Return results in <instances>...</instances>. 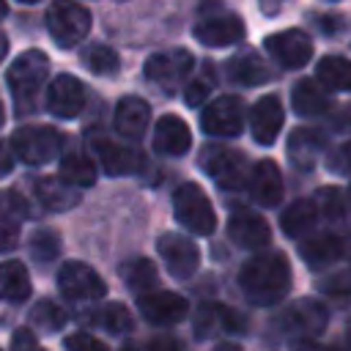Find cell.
Here are the masks:
<instances>
[{"label":"cell","mask_w":351,"mask_h":351,"mask_svg":"<svg viewBox=\"0 0 351 351\" xmlns=\"http://www.w3.org/2000/svg\"><path fill=\"white\" fill-rule=\"evenodd\" d=\"M239 285L247 302L255 307H271L291 291V263L282 252L252 255L239 271Z\"/></svg>","instance_id":"6da1fadb"},{"label":"cell","mask_w":351,"mask_h":351,"mask_svg":"<svg viewBox=\"0 0 351 351\" xmlns=\"http://www.w3.org/2000/svg\"><path fill=\"white\" fill-rule=\"evenodd\" d=\"M47 71H49V58L41 49H25L8 66L5 82L11 88V96H14V104H16L19 115H25L36 107V96H38L44 80H47Z\"/></svg>","instance_id":"7a4b0ae2"},{"label":"cell","mask_w":351,"mask_h":351,"mask_svg":"<svg viewBox=\"0 0 351 351\" xmlns=\"http://www.w3.org/2000/svg\"><path fill=\"white\" fill-rule=\"evenodd\" d=\"M173 214H176V222L195 236H211L217 228V214L208 195L203 192L200 184H192V181L181 184L173 192Z\"/></svg>","instance_id":"3957f363"},{"label":"cell","mask_w":351,"mask_h":351,"mask_svg":"<svg viewBox=\"0 0 351 351\" xmlns=\"http://www.w3.org/2000/svg\"><path fill=\"white\" fill-rule=\"evenodd\" d=\"M47 30L58 47L71 49L88 36L90 14L77 0H52V5L47 8Z\"/></svg>","instance_id":"277c9868"},{"label":"cell","mask_w":351,"mask_h":351,"mask_svg":"<svg viewBox=\"0 0 351 351\" xmlns=\"http://www.w3.org/2000/svg\"><path fill=\"white\" fill-rule=\"evenodd\" d=\"M200 170H206L219 189H241L250 181V165L241 151L225 145H206L197 156Z\"/></svg>","instance_id":"5b68a950"},{"label":"cell","mask_w":351,"mask_h":351,"mask_svg":"<svg viewBox=\"0 0 351 351\" xmlns=\"http://www.w3.org/2000/svg\"><path fill=\"white\" fill-rule=\"evenodd\" d=\"M60 148H63V132L47 123L22 126L11 137V151L25 165H47L60 154Z\"/></svg>","instance_id":"8992f818"},{"label":"cell","mask_w":351,"mask_h":351,"mask_svg":"<svg viewBox=\"0 0 351 351\" xmlns=\"http://www.w3.org/2000/svg\"><path fill=\"white\" fill-rule=\"evenodd\" d=\"M58 288L71 302H99L107 296V282L82 261H66L58 269Z\"/></svg>","instance_id":"52a82bcc"},{"label":"cell","mask_w":351,"mask_h":351,"mask_svg":"<svg viewBox=\"0 0 351 351\" xmlns=\"http://www.w3.org/2000/svg\"><path fill=\"white\" fill-rule=\"evenodd\" d=\"M192 63H195V58L189 49H165L145 60L143 74L151 85H156L162 90H173L189 77Z\"/></svg>","instance_id":"ba28073f"},{"label":"cell","mask_w":351,"mask_h":351,"mask_svg":"<svg viewBox=\"0 0 351 351\" xmlns=\"http://www.w3.org/2000/svg\"><path fill=\"white\" fill-rule=\"evenodd\" d=\"M156 252L167 269V274H173L176 280H186L197 271L200 266V250L189 236L181 233H162L156 241Z\"/></svg>","instance_id":"9c48e42d"},{"label":"cell","mask_w":351,"mask_h":351,"mask_svg":"<svg viewBox=\"0 0 351 351\" xmlns=\"http://www.w3.org/2000/svg\"><path fill=\"white\" fill-rule=\"evenodd\" d=\"M192 36L206 47H230V44H239L247 36V27H244L239 14L217 11V14H203L195 22Z\"/></svg>","instance_id":"30bf717a"},{"label":"cell","mask_w":351,"mask_h":351,"mask_svg":"<svg viewBox=\"0 0 351 351\" xmlns=\"http://www.w3.org/2000/svg\"><path fill=\"white\" fill-rule=\"evenodd\" d=\"M200 126L208 134L236 137L244 129V101L239 96H217L200 112Z\"/></svg>","instance_id":"8fae6325"},{"label":"cell","mask_w":351,"mask_h":351,"mask_svg":"<svg viewBox=\"0 0 351 351\" xmlns=\"http://www.w3.org/2000/svg\"><path fill=\"white\" fill-rule=\"evenodd\" d=\"M137 310L154 326H173L186 318L189 304L176 291H148L137 296Z\"/></svg>","instance_id":"7c38bea8"},{"label":"cell","mask_w":351,"mask_h":351,"mask_svg":"<svg viewBox=\"0 0 351 351\" xmlns=\"http://www.w3.org/2000/svg\"><path fill=\"white\" fill-rule=\"evenodd\" d=\"M329 321V310L318 302V299H299L293 304H288L280 315V326L296 337H315L326 329Z\"/></svg>","instance_id":"4fadbf2b"},{"label":"cell","mask_w":351,"mask_h":351,"mask_svg":"<svg viewBox=\"0 0 351 351\" xmlns=\"http://www.w3.org/2000/svg\"><path fill=\"white\" fill-rule=\"evenodd\" d=\"M266 49H269V55L282 69H302L313 58V41H310V36L302 33V30H296V27L271 33L266 38Z\"/></svg>","instance_id":"5bb4252c"},{"label":"cell","mask_w":351,"mask_h":351,"mask_svg":"<svg viewBox=\"0 0 351 351\" xmlns=\"http://www.w3.org/2000/svg\"><path fill=\"white\" fill-rule=\"evenodd\" d=\"M85 85L71 74H58L47 88V107L58 118H77L85 110Z\"/></svg>","instance_id":"9a60e30c"},{"label":"cell","mask_w":351,"mask_h":351,"mask_svg":"<svg viewBox=\"0 0 351 351\" xmlns=\"http://www.w3.org/2000/svg\"><path fill=\"white\" fill-rule=\"evenodd\" d=\"M282 121H285L282 101L274 93L261 96L250 110V129H252L255 143L258 145H274V140L282 129Z\"/></svg>","instance_id":"2e32d148"},{"label":"cell","mask_w":351,"mask_h":351,"mask_svg":"<svg viewBox=\"0 0 351 351\" xmlns=\"http://www.w3.org/2000/svg\"><path fill=\"white\" fill-rule=\"evenodd\" d=\"M228 236L241 250H263L271 241V228L261 214L252 211H236L228 219Z\"/></svg>","instance_id":"e0dca14e"},{"label":"cell","mask_w":351,"mask_h":351,"mask_svg":"<svg viewBox=\"0 0 351 351\" xmlns=\"http://www.w3.org/2000/svg\"><path fill=\"white\" fill-rule=\"evenodd\" d=\"M96 148V156H99V165L107 176H134L140 170H145V156L134 148H126V145H118L112 140H104L99 137L93 143Z\"/></svg>","instance_id":"ac0fdd59"},{"label":"cell","mask_w":351,"mask_h":351,"mask_svg":"<svg viewBox=\"0 0 351 351\" xmlns=\"http://www.w3.org/2000/svg\"><path fill=\"white\" fill-rule=\"evenodd\" d=\"M247 189H250V195H252V200L258 206L274 208L282 200V176H280V167L271 159H261L250 170Z\"/></svg>","instance_id":"d6986e66"},{"label":"cell","mask_w":351,"mask_h":351,"mask_svg":"<svg viewBox=\"0 0 351 351\" xmlns=\"http://www.w3.org/2000/svg\"><path fill=\"white\" fill-rule=\"evenodd\" d=\"M192 145V132L178 115H162L154 126V151L162 156H181Z\"/></svg>","instance_id":"ffe728a7"},{"label":"cell","mask_w":351,"mask_h":351,"mask_svg":"<svg viewBox=\"0 0 351 351\" xmlns=\"http://www.w3.org/2000/svg\"><path fill=\"white\" fill-rule=\"evenodd\" d=\"M151 121V107L148 101H143L140 96H123L115 107V129L129 137V140H140L148 129Z\"/></svg>","instance_id":"44dd1931"},{"label":"cell","mask_w":351,"mask_h":351,"mask_svg":"<svg viewBox=\"0 0 351 351\" xmlns=\"http://www.w3.org/2000/svg\"><path fill=\"white\" fill-rule=\"evenodd\" d=\"M324 148H326V137L310 126H299L288 137V159L302 170H310L318 162V154Z\"/></svg>","instance_id":"7402d4cb"},{"label":"cell","mask_w":351,"mask_h":351,"mask_svg":"<svg viewBox=\"0 0 351 351\" xmlns=\"http://www.w3.org/2000/svg\"><path fill=\"white\" fill-rule=\"evenodd\" d=\"M346 244L335 233H313L299 244V255L310 269H324L343 255Z\"/></svg>","instance_id":"603a6c76"},{"label":"cell","mask_w":351,"mask_h":351,"mask_svg":"<svg viewBox=\"0 0 351 351\" xmlns=\"http://www.w3.org/2000/svg\"><path fill=\"white\" fill-rule=\"evenodd\" d=\"M36 197L41 200L44 208L49 211H69L80 203V189L66 184L60 176H41L36 181Z\"/></svg>","instance_id":"cb8c5ba5"},{"label":"cell","mask_w":351,"mask_h":351,"mask_svg":"<svg viewBox=\"0 0 351 351\" xmlns=\"http://www.w3.org/2000/svg\"><path fill=\"white\" fill-rule=\"evenodd\" d=\"M318 219H321V214H318L315 200H313V197H302V200H293V203L282 211V217H280V228H282L285 236L299 239V236L310 233V230L315 228Z\"/></svg>","instance_id":"d4e9b609"},{"label":"cell","mask_w":351,"mask_h":351,"mask_svg":"<svg viewBox=\"0 0 351 351\" xmlns=\"http://www.w3.org/2000/svg\"><path fill=\"white\" fill-rule=\"evenodd\" d=\"M30 296V274L22 261H3L0 263V302L19 304Z\"/></svg>","instance_id":"484cf974"},{"label":"cell","mask_w":351,"mask_h":351,"mask_svg":"<svg viewBox=\"0 0 351 351\" xmlns=\"http://www.w3.org/2000/svg\"><path fill=\"white\" fill-rule=\"evenodd\" d=\"M291 101H293V110H296L302 118H315V115H324V112L329 110L326 88H321L318 80H299V82L293 85Z\"/></svg>","instance_id":"4316f807"},{"label":"cell","mask_w":351,"mask_h":351,"mask_svg":"<svg viewBox=\"0 0 351 351\" xmlns=\"http://www.w3.org/2000/svg\"><path fill=\"white\" fill-rule=\"evenodd\" d=\"M228 77L239 85H263L271 80V71L258 52H241L228 60Z\"/></svg>","instance_id":"83f0119b"},{"label":"cell","mask_w":351,"mask_h":351,"mask_svg":"<svg viewBox=\"0 0 351 351\" xmlns=\"http://www.w3.org/2000/svg\"><path fill=\"white\" fill-rule=\"evenodd\" d=\"M118 274L126 282V288L134 291V293H148L159 282V271H156V266L148 258H129V261H123L118 266Z\"/></svg>","instance_id":"f1b7e54d"},{"label":"cell","mask_w":351,"mask_h":351,"mask_svg":"<svg viewBox=\"0 0 351 351\" xmlns=\"http://www.w3.org/2000/svg\"><path fill=\"white\" fill-rule=\"evenodd\" d=\"M88 321L93 326L110 332V335H129L134 329V318H132V313L121 302H107V304L90 310L88 313Z\"/></svg>","instance_id":"f546056e"},{"label":"cell","mask_w":351,"mask_h":351,"mask_svg":"<svg viewBox=\"0 0 351 351\" xmlns=\"http://www.w3.org/2000/svg\"><path fill=\"white\" fill-rule=\"evenodd\" d=\"M315 80L326 90H351V60L340 55H326L315 66Z\"/></svg>","instance_id":"4dcf8cb0"},{"label":"cell","mask_w":351,"mask_h":351,"mask_svg":"<svg viewBox=\"0 0 351 351\" xmlns=\"http://www.w3.org/2000/svg\"><path fill=\"white\" fill-rule=\"evenodd\" d=\"M60 178L77 189L82 186H93L96 181V167L85 154H66L60 159Z\"/></svg>","instance_id":"1f68e13d"},{"label":"cell","mask_w":351,"mask_h":351,"mask_svg":"<svg viewBox=\"0 0 351 351\" xmlns=\"http://www.w3.org/2000/svg\"><path fill=\"white\" fill-rule=\"evenodd\" d=\"M66 321H69L66 310H63L60 304H55L52 299H41V302H36L33 310H30V324H33L38 332H58V329L66 326Z\"/></svg>","instance_id":"d6a6232c"},{"label":"cell","mask_w":351,"mask_h":351,"mask_svg":"<svg viewBox=\"0 0 351 351\" xmlns=\"http://www.w3.org/2000/svg\"><path fill=\"white\" fill-rule=\"evenodd\" d=\"M82 63H85L93 74L110 77V74H115V69H118V55H115V49L107 47V44H90V47L82 52Z\"/></svg>","instance_id":"836d02e7"},{"label":"cell","mask_w":351,"mask_h":351,"mask_svg":"<svg viewBox=\"0 0 351 351\" xmlns=\"http://www.w3.org/2000/svg\"><path fill=\"white\" fill-rule=\"evenodd\" d=\"M58 252H60V236H58L55 230L41 228V230L33 233V239H30V255H33L38 263L55 261Z\"/></svg>","instance_id":"e575fe53"},{"label":"cell","mask_w":351,"mask_h":351,"mask_svg":"<svg viewBox=\"0 0 351 351\" xmlns=\"http://www.w3.org/2000/svg\"><path fill=\"white\" fill-rule=\"evenodd\" d=\"M27 217V203L16 189H3L0 192V222L19 225Z\"/></svg>","instance_id":"d590c367"},{"label":"cell","mask_w":351,"mask_h":351,"mask_svg":"<svg viewBox=\"0 0 351 351\" xmlns=\"http://www.w3.org/2000/svg\"><path fill=\"white\" fill-rule=\"evenodd\" d=\"M313 200H315V206H318V214L326 217V219H337V217H343V211H346L343 195H340V189H335V186L318 189V192L313 195Z\"/></svg>","instance_id":"8d00e7d4"},{"label":"cell","mask_w":351,"mask_h":351,"mask_svg":"<svg viewBox=\"0 0 351 351\" xmlns=\"http://www.w3.org/2000/svg\"><path fill=\"white\" fill-rule=\"evenodd\" d=\"M63 348L66 351H110V346L88 332H71L63 337Z\"/></svg>","instance_id":"74e56055"},{"label":"cell","mask_w":351,"mask_h":351,"mask_svg":"<svg viewBox=\"0 0 351 351\" xmlns=\"http://www.w3.org/2000/svg\"><path fill=\"white\" fill-rule=\"evenodd\" d=\"M318 288L324 293H329V296H351V269H343V271L329 274L326 280H321Z\"/></svg>","instance_id":"f35d334b"},{"label":"cell","mask_w":351,"mask_h":351,"mask_svg":"<svg viewBox=\"0 0 351 351\" xmlns=\"http://www.w3.org/2000/svg\"><path fill=\"white\" fill-rule=\"evenodd\" d=\"M208 93H211V80H208V74H206V77H197V80L186 82L184 101H186L189 107H200V104H206Z\"/></svg>","instance_id":"ab89813d"},{"label":"cell","mask_w":351,"mask_h":351,"mask_svg":"<svg viewBox=\"0 0 351 351\" xmlns=\"http://www.w3.org/2000/svg\"><path fill=\"white\" fill-rule=\"evenodd\" d=\"M326 167H329L332 173H343V176H348V173H351V140H348V143H343L335 154H329Z\"/></svg>","instance_id":"60d3db41"},{"label":"cell","mask_w":351,"mask_h":351,"mask_svg":"<svg viewBox=\"0 0 351 351\" xmlns=\"http://www.w3.org/2000/svg\"><path fill=\"white\" fill-rule=\"evenodd\" d=\"M11 351H44V346L38 343V337L33 335V329L19 326L11 337Z\"/></svg>","instance_id":"b9f144b4"},{"label":"cell","mask_w":351,"mask_h":351,"mask_svg":"<svg viewBox=\"0 0 351 351\" xmlns=\"http://www.w3.org/2000/svg\"><path fill=\"white\" fill-rule=\"evenodd\" d=\"M244 329H247V321H244V315L222 304V332L239 335V332H244Z\"/></svg>","instance_id":"7bdbcfd3"},{"label":"cell","mask_w":351,"mask_h":351,"mask_svg":"<svg viewBox=\"0 0 351 351\" xmlns=\"http://www.w3.org/2000/svg\"><path fill=\"white\" fill-rule=\"evenodd\" d=\"M19 244V225L0 222V252H11Z\"/></svg>","instance_id":"ee69618b"},{"label":"cell","mask_w":351,"mask_h":351,"mask_svg":"<svg viewBox=\"0 0 351 351\" xmlns=\"http://www.w3.org/2000/svg\"><path fill=\"white\" fill-rule=\"evenodd\" d=\"M145 351H184V346H181V340L173 337V335H159V337H154V340L148 343Z\"/></svg>","instance_id":"f6af8a7d"},{"label":"cell","mask_w":351,"mask_h":351,"mask_svg":"<svg viewBox=\"0 0 351 351\" xmlns=\"http://www.w3.org/2000/svg\"><path fill=\"white\" fill-rule=\"evenodd\" d=\"M11 167H14V154H11V145L0 143V178H3V176H8V173H11Z\"/></svg>","instance_id":"bcb514c9"},{"label":"cell","mask_w":351,"mask_h":351,"mask_svg":"<svg viewBox=\"0 0 351 351\" xmlns=\"http://www.w3.org/2000/svg\"><path fill=\"white\" fill-rule=\"evenodd\" d=\"M318 27L324 30V33H337L340 27H343V19L340 16H318Z\"/></svg>","instance_id":"7dc6e473"},{"label":"cell","mask_w":351,"mask_h":351,"mask_svg":"<svg viewBox=\"0 0 351 351\" xmlns=\"http://www.w3.org/2000/svg\"><path fill=\"white\" fill-rule=\"evenodd\" d=\"M291 351H329V348L318 346V343H315V340H310V337H299V340L291 346Z\"/></svg>","instance_id":"c3c4849f"},{"label":"cell","mask_w":351,"mask_h":351,"mask_svg":"<svg viewBox=\"0 0 351 351\" xmlns=\"http://www.w3.org/2000/svg\"><path fill=\"white\" fill-rule=\"evenodd\" d=\"M282 3L285 0H261V8H263V14H277L282 8Z\"/></svg>","instance_id":"681fc988"},{"label":"cell","mask_w":351,"mask_h":351,"mask_svg":"<svg viewBox=\"0 0 351 351\" xmlns=\"http://www.w3.org/2000/svg\"><path fill=\"white\" fill-rule=\"evenodd\" d=\"M5 55H8V38H5V33L0 30V63L5 60Z\"/></svg>","instance_id":"f907efd6"},{"label":"cell","mask_w":351,"mask_h":351,"mask_svg":"<svg viewBox=\"0 0 351 351\" xmlns=\"http://www.w3.org/2000/svg\"><path fill=\"white\" fill-rule=\"evenodd\" d=\"M214 351H241V346L239 343H219Z\"/></svg>","instance_id":"816d5d0a"},{"label":"cell","mask_w":351,"mask_h":351,"mask_svg":"<svg viewBox=\"0 0 351 351\" xmlns=\"http://www.w3.org/2000/svg\"><path fill=\"white\" fill-rule=\"evenodd\" d=\"M346 340L351 343V315H348V321H346Z\"/></svg>","instance_id":"f5cc1de1"},{"label":"cell","mask_w":351,"mask_h":351,"mask_svg":"<svg viewBox=\"0 0 351 351\" xmlns=\"http://www.w3.org/2000/svg\"><path fill=\"white\" fill-rule=\"evenodd\" d=\"M8 14V5H5V0H0V19Z\"/></svg>","instance_id":"db71d44e"},{"label":"cell","mask_w":351,"mask_h":351,"mask_svg":"<svg viewBox=\"0 0 351 351\" xmlns=\"http://www.w3.org/2000/svg\"><path fill=\"white\" fill-rule=\"evenodd\" d=\"M5 123V110H3V101H0V126Z\"/></svg>","instance_id":"11a10c76"},{"label":"cell","mask_w":351,"mask_h":351,"mask_svg":"<svg viewBox=\"0 0 351 351\" xmlns=\"http://www.w3.org/2000/svg\"><path fill=\"white\" fill-rule=\"evenodd\" d=\"M121 351H137V348H134V346H123Z\"/></svg>","instance_id":"9f6ffc18"},{"label":"cell","mask_w":351,"mask_h":351,"mask_svg":"<svg viewBox=\"0 0 351 351\" xmlns=\"http://www.w3.org/2000/svg\"><path fill=\"white\" fill-rule=\"evenodd\" d=\"M19 3H38V0H19Z\"/></svg>","instance_id":"6f0895ef"},{"label":"cell","mask_w":351,"mask_h":351,"mask_svg":"<svg viewBox=\"0 0 351 351\" xmlns=\"http://www.w3.org/2000/svg\"><path fill=\"white\" fill-rule=\"evenodd\" d=\"M348 200H351V186H348Z\"/></svg>","instance_id":"680465c9"}]
</instances>
